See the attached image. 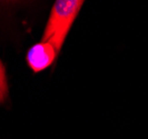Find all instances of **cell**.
Listing matches in <instances>:
<instances>
[{"mask_svg":"<svg viewBox=\"0 0 148 139\" xmlns=\"http://www.w3.org/2000/svg\"><path fill=\"white\" fill-rule=\"evenodd\" d=\"M8 96H9V86H8L6 67L0 59V105H3L7 101Z\"/></svg>","mask_w":148,"mask_h":139,"instance_id":"3957f363","label":"cell"},{"mask_svg":"<svg viewBox=\"0 0 148 139\" xmlns=\"http://www.w3.org/2000/svg\"><path fill=\"white\" fill-rule=\"evenodd\" d=\"M82 5V0H57L52 6L45 27L42 41L50 42L58 53L65 44L74 21L80 12Z\"/></svg>","mask_w":148,"mask_h":139,"instance_id":"6da1fadb","label":"cell"},{"mask_svg":"<svg viewBox=\"0 0 148 139\" xmlns=\"http://www.w3.org/2000/svg\"><path fill=\"white\" fill-rule=\"evenodd\" d=\"M57 55L58 51L50 42L41 40L29 48L26 55V61L30 69L35 73H38L51 66L57 58Z\"/></svg>","mask_w":148,"mask_h":139,"instance_id":"7a4b0ae2","label":"cell"}]
</instances>
